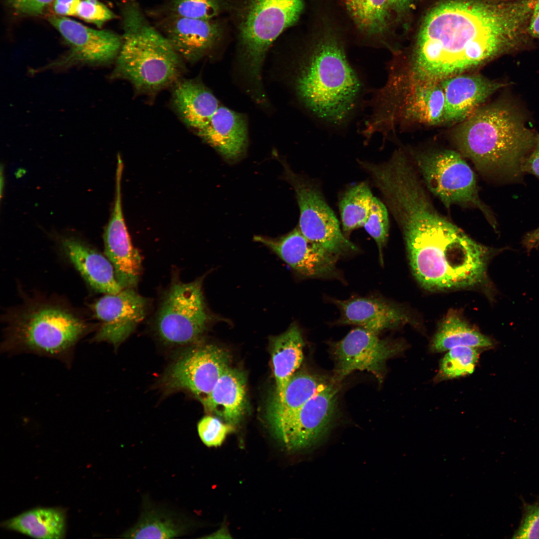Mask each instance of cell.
Masks as SVG:
<instances>
[{"mask_svg":"<svg viewBox=\"0 0 539 539\" xmlns=\"http://www.w3.org/2000/svg\"><path fill=\"white\" fill-rule=\"evenodd\" d=\"M537 0H444L425 15L412 72L440 81L528 44Z\"/></svg>","mask_w":539,"mask_h":539,"instance_id":"obj_1","label":"cell"},{"mask_svg":"<svg viewBox=\"0 0 539 539\" xmlns=\"http://www.w3.org/2000/svg\"><path fill=\"white\" fill-rule=\"evenodd\" d=\"M390 213L403 233L416 279L432 290L472 287L482 282L495 249L473 240L441 215L420 187L408 189L392 203Z\"/></svg>","mask_w":539,"mask_h":539,"instance_id":"obj_2","label":"cell"},{"mask_svg":"<svg viewBox=\"0 0 539 539\" xmlns=\"http://www.w3.org/2000/svg\"><path fill=\"white\" fill-rule=\"evenodd\" d=\"M314 4L296 62L294 88L313 115L340 127L355 112L362 84L347 56L343 25L331 8Z\"/></svg>","mask_w":539,"mask_h":539,"instance_id":"obj_3","label":"cell"},{"mask_svg":"<svg viewBox=\"0 0 539 539\" xmlns=\"http://www.w3.org/2000/svg\"><path fill=\"white\" fill-rule=\"evenodd\" d=\"M454 134L461 154L484 176L502 184L523 183V162L535 134L511 106L496 103L478 109Z\"/></svg>","mask_w":539,"mask_h":539,"instance_id":"obj_4","label":"cell"},{"mask_svg":"<svg viewBox=\"0 0 539 539\" xmlns=\"http://www.w3.org/2000/svg\"><path fill=\"white\" fill-rule=\"evenodd\" d=\"M95 329L66 304L55 300H36L10 314L1 351L57 359L70 367L76 345Z\"/></svg>","mask_w":539,"mask_h":539,"instance_id":"obj_5","label":"cell"},{"mask_svg":"<svg viewBox=\"0 0 539 539\" xmlns=\"http://www.w3.org/2000/svg\"><path fill=\"white\" fill-rule=\"evenodd\" d=\"M123 35L112 77L129 81L143 93L157 92L180 79L182 58L148 21L136 0L121 7Z\"/></svg>","mask_w":539,"mask_h":539,"instance_id":"obj_6","label":"cell"},{"mask_svg":"<svg viewBox=\"0 0 539 539\" xmlns=\"http://www.w3.org/2000/svg\"><path fill=\"white\" fill-rule=\"evenodd\" d=\"M386 84L373 92L370 113L362 133L370 139L375 134L385 137L397 123L414 120L434 125L444 123V94L440 81L421 78L390 65Z\"/></svg>","mask_w":539,"mask_h":539,"instance_id":"obj_7","label":"cell"},{"mask_svg":"<svg viewBox=\"0 0 539 539\" xmlns=\"http://www.w3.org/2000/svg\"><path fill=\"white\" fill-rule=\"evenodd\" d=\"M236 34L238 60L250 82L259 84L273 42L299 19L304 0H223Z\"/></svg>","mask_w":539,"mask_h":539,"instance_id":"obj_8","label":"cell"},{"mask_svg":"<svg viewBox=\"0 0 539 539\" xmlns=\"http://www.w3.org/2000/svg\"><path fill=\"white\" fill-rule=\"evenodd\" d=\"M414 159L427 188L447 208L454 204L475 207L497 230L496 218L480 198L475 174L461 153L439 150L418 153Z\"/></svg>","mask_w":539,"mask_h":539,"instance_id":"obj_9","label":"cell"},{"mask_svg":"<svg viewBox=\"0 0 539 539\" xmlns=\"http://www.w3.org/2000/svg\"><path fill=\"white\" fill-rule=\"evenodd\" d=\"M202 280H174L157 310L154 328L159 339L173 346L196 343L211 319L202 290Z\"/></svg>","mask_w":539,"mask_h":539,"instance_id":"obj_10","label":"cell"},{"mask_svg":"<svg viewBox=\"0 0 539 539\" xmlns=\"http://www.w3.org/2000/svg\"><path fill=\"white\" fill-rule=\"evenodd\" d=\"M282 164L285 179L295 193L299 209L298 227L301 233L337 257L357 251L358 247L343 233L319 186L294 173L286 163Z\"/></svg>","mask_w":539,"mask_h":539,"instance_id":"obj_11","label":"cell"},{"mask_svg":"<svg viewBox=\"0 0 539 539\" xmlns=\"http://www.w3.org/2000/svg\"><path fill=\"white\" fill-rule=\"evenodd\" d=\"M230 362V354L221 347L211 344L195 345L170 366L162 386L167 392L189 391L201 401L211 392Z\"/></svg>","mask_w":539,"mask_h":539,"instance_id":"obj_12","label":"cell"},{"mask_svg":"<svg viewBox=\"0 0 539 539\" xmlns=\"http://www.w3.org/2000/svg\"><path fill=\"white\" fill-rule=\"evenodd\" d=\"M378 335L358 326L334 344L333 382H340L355 371L369 372L379 382H382L386 361L400 353L403 346L399 342L381 339Z\"/></svg>","mask_w":539,"mask_h":539,"instance_id":"obj_13","label":"cell"},{"mask_svg":"<svg viewBox=\"0 0 539 539\" xmlns=\"http://www.w3.org/2000/svg\"><path fill=\"white\" fill-rule=\"evenodd\" d=\"M338 389L332 382L308 399L274 433L288 450L311 449L330 429L335 416Z\"/></svg>","mask_w":539,"mask_h":539,"instance_id":"obj_14","label":"cell"},{"mask_svg":"<svg viewBox=\"0 0 539 539\" xmlns=\"http://www.w3.org/2000/svg\"><path fill=\"white\" fill-rule=\"evenodd\" d=\"M149 307V300L134 288L104 294L91 305L98 321L91 342H106L117 348L145 318Z\"/></svg>","mask_w":539,"mask_h":539,"instance_id":"obj_15","label":"cell"},{"mask_svg":"<svg viewBox=\"0 0 539 539\" xmlns=\"http://www.w3.org/2000/svg\"><path fill=\"white\" fill-rule=\"evenodd\" d=\"M48 21L70 48L67 56L54 65L68 66L76 63L97 65L117 58L122 38L114 32L91 28L65 16L53 15Z\"/></svg>","mask_w":539,"mask_h":539,"instance_id":"obj_16","label":"cell"},{"mask_svg":"<svg viewBox=\"0 0 539 539\" xmlns=\"http://www.w3.org/2000/svg\"><path fill=\"white\" fill-rule=\"evenodd\" d=\"M123 164L118 163L113 208L103 234L104 253L112 264L116 278L122 288H135L142 271V260L132 244L123 214Z\"/></svg>","mask_w":539,"mask_h":539,"instance_id":"obj_17","label":"cell"},{"mask_svg":"<svg viewBox=\"0 0 539 539\" xmlns=\"http://www.w3.org/2000/svg\"><path fill=\"white\" fill-rule=\"evenodd\" d=\"M165 36L183 58L196 62L225 41L231 25L227 18L194 19L170 15L163 24Z\"/></svg>","mask_w":539,"mask_h":539,"instance_id":"obj_18","label":"cell"},{"mask_svg":"<svg viewBox=\"0 0 539 539\" xmlns=\"http://www.w3.org/2000/svg\"><path fill=\"white\" fill-rule=\"evenodd\" d=\"M254 240L267 247L303 276L325 277L335 272L338 257L309 240L298 227L277 238L255 236Z\"/></svg>","mask_w":539,"mask_h":539,"instance_id":"obj_19","label":"cell"},{"mask_svg":"<svg viewBox=\"0 0 539 539\" xmlns=\"http://www.w3.org/2000/svg\"><path fill=\"white\" fill-rule=\"evenodd\" d=\"M445 98L444 123L464 121L504 83L479 74L461 73L440 81Z\"/></svg>","mask_w":539,"mask_h":539,"instance_id":"obj_20","label":"cell"},{"mask_svg":"<svg viewBox=\"0 0 539 539\" xmlns=\"http://www.w3.org/2000/svg\"><path fill=\"white\" fill-rule=\"evenodd\" d=\"M60 244L65 256L94 290L106 294H115L123 289L105 255L75 237H63Z\"/></svg>","mask_w":539,"mask_h":539,"instance_id":"obj_21","label":"cell"},{"mask_svg":"<svg viewBox=\"0 0 539 539\" xmlns=\"http://www.w3.org/2000/svg\"><path fill=\"white\" fill-rule=\"evenodd\" d=\"M333 302L340 312V324L357 325L377 334L409 320L400 307L379 297H354Z\"/></svg>","mask_w":539,"mask_h":539,"instance_id":"obj_22","label":"cell"},{"mask_svg":"<svg viewBox=\"0 0 539 539\" xmlns=\"http://www.w3.org/2000/svg\"><path fill=\"white\" fill-rule=\"evenodd\" d=\"M197 133L224 158L235 160L246 148L247 120L243 114L220 105L207 124Z\"/></svg>","mask_w":539,"mask_h":539,"instance_id":"obj_23","label":"cell"},{"mask_svg":"<svg viewBox=\"0 0 539 539\" xmlns=\"http://www.w3.org/2000/svg\"><path fill=\"white\" fill-rule=\"evenodd\" d=\"M246 383L244 372L230 366L209 395L200 401L208 412L235 426L240 423L246 412Z\"/></svg>","mask_w":539,"mask_h":539,"instance_id":"obj_24","label":"cell"},{"mask_svg":"<svg viewBox=\"0 0 539 539\" xmlns=\"http://www.w3.org/2000/svg\"><path fill=\"white\" fill-rule=\"evenodd\" d=\"M348 17L365 44L388 46L393 17L388 0H340Z\"/></svg>","mask_w":539,"mask_h":539,"instance_id":"obj_25","label":"cell"},{"mask_svg":"<svg viewBox=\"0 0 539 539\" xmlns=\"http://www.w3.org/2000/svg\"><path fill=\"white\" fill-rule=\"evenodd\" d=\"M174 107L183 122L198 131L221 105L213 93L200 80L179 79L173 90Z\"/></svg>","mask_w":539,"mask_h":539,"instance_id":"obj_26","label":"cell"},{"mask_svg":"<svg viewBox=\"0 0 539 539\" xmlns=\"http://www.w3.org/2000/svg\"><path fill=\"white\" fill-rule=\"evenodd\" d=\"M326 379L305 371L296 372L280 397H273L268 408V420L274 433L308 399L328 384Z\"/></svg>","mask_w":539,"mask_h":539,"instance_id":"obj_27","label":"cell"},{"mask_svg":"<svg viewBox=\"0 0 539 539\" xmlns=\"http://www.w3.org/2000/svg\"><path fill=\"white\" fill-rule=\"evenodd\" d=\"M304 340L295 324L272 339L271 361L275 379L273 397H280L291 376L300 366L303 357Z\"/></svg>","mask_w":539,"mask_h":539,"instance_id":"obj_28","label":"cell"},{"mask_svg":"<svg viewBox=\"0 0 539 539\" xmlns=\"http://www.w3.org/2000/svg\"><path fill=\"white\" fill-rule=\"evenodd\" d=\"M1 526L34 538L62 539L66 532V515L58 508H37L3 522Z\"/></svg>","mask_w":539,"mask_h":539,"instance_id":"obj_29","label":"cell"},{"mask_svg":"<svg viewBox=\"0 0 539 539\" xmlns=\"http://www.w3.org/2000/svg\"><path fill=\"white\" fill-rule=\"evenodd\" d=\"M494 341L470 327L456 315H450L443 322L432 341L435 351H448L458 346L491 348Z\"/></svg>","mask_w":539,"mask_h":539,"instance_id":"obj_30","label":"cell"},{"mask_svg":"<svg viewBox=\"0 0 539 539\" xmlns=\"http://www.w3.org/2000/svg\"><path fill=\"white\" fill-rule=\"evenodd\" d=\"M374 196L369 184L361 182L347 189L339 202L342 230L345 236L364 226Z\"/></svg>","mask_w":539,"mask_h":539,"instance_id":"obj_31","label":"cell"},{"mask_svg":"<svg viewBox=\"0 0 539 539\" xmlns=\"http://www.w3.org/2000/svg\"><path fill=\"white\" fill-rule=\"evenodd\" d=\"M184 527L170 516L155 510L145 511L137 523L126 532L124 538L172 539L181 535Z\"/></svg>","mask_w":539,"mask_h":539,"instance_id":"obj_32","label":"cell"},{"mask_svg":"<svg viewBox=\"0 0 539 539\" xmlns=\"http://www.w3.org/2000/svg\"><path fill=\"white\" fill-rule=\"evenodd\" d=\"M477 348L458 346L448 350L441 360L440 373L452 379L472 373L479 359Z\"/></svg>","mask_w":539,"mask_h":539,"instance_id":"obj_33","label":"cell"},{"mask_svg":"<svg viewBox=\"0 0 539 539\" xmlns=\"http://www.w3.org/2000/svg\"><path fill=\"white\" fill-rule=\"evenodd\" d=\"M170 15L209 19L225 15L223 0H171Z\"/></svg>","mask_w":539,"mask_h":539,"instance_id":"obj_34","label":"cell"},{"mask_svg":"<svg viewBox=\"0 0 539 539\" xmlns=\"http://www.w3.org/2000/svg\"><path fill=\"white\" fill-rule=\"evenodd\" d=\"M388 211L384 203L374 196L369 214L363 226L376 244L381 264L383 263V250L389 233Z\"/></svg>","mask_w":539,"mask_h":539,"instance_id":"obj_35","label":"cell"},{"mask_svg":"<svg viewBox=\"0 0 539 539\" xmlns=\"http://www.w3.org/2000/svg\"><path fill=\"white\" fill-rule=\"evenodd\" d=\"M199 436L208 447H217L224 442L227 435L235 430L234 426L213 416L202 418L197 425Z\"/></svg>","mask_w":539,"mask_h":539,"instance_id":"obj_36","label":"cell"},{"mask_svg":"<svg viewBox=\"0 0 539 539\" xmlns=\"http://www.w3.org/2000/svg\"><path fill=\"white\" fill-rule=\"evenodd\" d=\"M76 16L99 28L107 21L117 17L112 11L98 0H81Z\"/></svg>","mask_w":539,"mask_h":539,"instance_id":"obj_37","label":"cell"},{"mask_svg":"<svg viewBox=\"0 0 539 539\" xmlns=\"http://www.w3.org/2000/svg\"><path fill=\"white\" fill-rule=\"evenodd\" d=\"M514 539H539V499L524 507L522 518Z\"/></svg>","mask_w":539,"mask_h":539,"instance_id":"obj_38","label":"cell"},{"mask_svg":"<svg viewBox=\"0 0 539 539\" xmlns=\"http://www.w3.org/2000/svg\"><path fill=\"white\" fill-rule=\"evenodd\" d=\"M54 0H6L14 12L19 15L36 16L41 14Z\"/></svg>","mask_w":539,"mask_h":539,"instance_id":"obj_39","label":"cell"},{"mask_svg":"<svg viewBox=\"0 0 539 539\" xmlns=\"http://www.w3.org/2000/svg\"><path fill=\"white\" fill-rule=\"evenodd\" d=\"M524 175L531 174L539 180V134H537L532 150L525 159L522 166Z\"/></svg>","mask_w":539,"mask_h":539,"instance_id":"obj_40","label":"cell"},{"mask_svg":"<svg viewBox=\"0 0 539 539\" xmlns=\"http://www.w3.org/2000/svg\"><path fill=\"white\" fill-rule=\"evenodd\" d=\"M81 0H54L53 8L57 15L76 16Z\"/></svg>","mask_w":539,"mask_h":539,"instance_id":"obj_41","label":"cell"},{"mask_svg":"<svg viewBox=\"0 0 539 539\" xmlns=\"http://www.w3.org/2000/svg\"><path fill=\"white\" fill-rule=\"evenodd\" d=\"M528 33L532 39L539 40V0L533 7L528 25Z\"/></svg>","mask_w":539,"mask_h":539,"instance_id":"obj_42","label":"cell"},{"mask_svg":"<svg viewBox=\"0 0 539 539\" xmlns=\"http://www.w3.org/2000/svg\"><path fill=\"white\" fill-rule=\"evenodd\" d=\"M523 247L529 253L534 249L539 247V227L527 232L522 240Z\"/></svg>","mask_w":539,"mask_h":539,"instance_id":"obj_43","label":"cell"},{"mask_svg":"<svg viewBox=\"0 0 539 539\" xmlns=\"http://www.w3.org/2000/svg\"><path fill=\"white\" fill-rule=\"evenodd\" d=\"M416 0H388L393 15L399 17L411 8Z\"/></svg>","mask_w":539,"mask_h":539,"instance_id":"obj_44","label":"cell"}]
</instances>
